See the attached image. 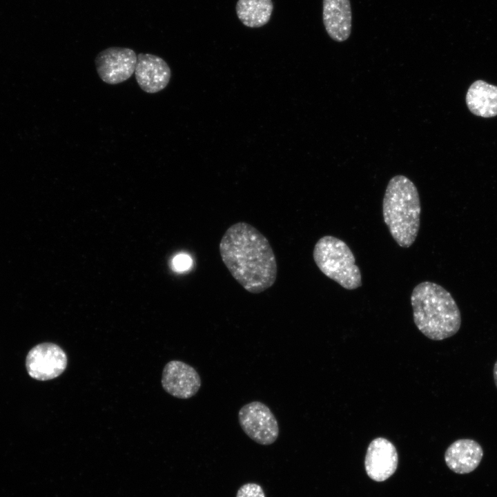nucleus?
<instances>
[{"instance_id":"f257e3e1","label":"nucleus","mask_w":497,"mask_h":497,"mask_svg":"<svg viewBox=\"0 0 497 497\" xmlns=\"http://www.w3.org/2000/svg\"><path fill=\"white\" fill-rule=\"evenodd\" d=\"M219 249L233 277L248 292L260 293L275 283V253L267 238L255 227L244 222L231 225L223 235Z\"/></svg>"},{"instance_id":"f03ea898","label":"nucleus","mask_w":497,"mask_h":497,"mask_svg":"<svg viewBox=\"0 0 497 497\" xmlns=\"http://www.w3.org/2000/svg\"><path fill=\"white\" fill-rule=\"evenodd\" d=\"M413 321L418 329L432 340H442L455 335L461 325L459 308L442 286L429 281L420 282L411 295Z\"/></svg>"},{"instance_id":"7ed1b4c3","label":"nucleus","mask_w":497,"mask_h":497,"mask_svg":"<svg viewBox=\"0 0 497 497\" xmlns=\"http://www.w3.org/2000/svg\"><path fill=\"white\" fill-rule=\"evenodd\" d=\"M418 189L408 177L398 175L389 180L382 202V215L392 237L402 248L415 242L420 224Z\"/></svg>"},{"instance_id":"20e7f679","label":"nucleus","mask_w":497,"mask_h":497,"mask_svg":"<svg viewBox=\"0 0 497 497\" xmlns=\"http://www.w3.org/2000/svg\"><path fill=\"white\" fill-rule=\"evenodd\" d=\"M313 256L320 271L348 290L362 286V275L350 248L342 240L325 235L315 243Z\"/></svg>"},{"instance_id":"39448f33","label":"nucleus","mask_w":497,"mask_h":497,"mask_svg":"<svg viewBox=\"0 0 497 497\" xmlns=\"http://www.w3.org/2000/svg\"><path fill=\"white\" fill-rule=\"evenodd\" d=\"M238 421L243 431L262 445L273 444L278 438L277 420L271 409L260 401L243 405L238 412Z\"/></svg>"},{"instance_id":"423d86ee","label":"nucleus","mask_w":497,"mask_h":497,"mask_svg":"<svg viewBox=\"0 0 497 497\" xmlns=\"http://www.w3.org/2000/svg\"><path fill=\"white\" fill-rule=\"evenodd\" d=\"M67 362L66 353L59 345L42 342L29 351L26 367L31 378L46 381L59 376L66 370Z\"/></svg>"},{"instance_id":"0eeeda50","label":"nucleus","mask_w":497,"mask_h":497,"mask_svg":"<svg viewBox=\"0 0 497 497\" xmlns=\"http://www.w3.org/2000/svg\"><path fill=\"white\" fill-rule=\"evenodd\" d=\"M137 60V55L133 49L114 46L98 53L95 64L100 79L106 84L115 85L132 76Z\"/></svg>"},{"instance_id":"6e6552de","label":"nucleus","mask_w":497,"mask_h":497,"mask_svg":"<svg viewBox=\"0 0 497 497\" xmlns=\"http://www.w3.org/2000/svg\"><path fill=\"white\" fill-rule=\"evenodd\" d=\"M162 384L171 396L188 399L198 392L202 380L197 371L190 364L180 360H171L164 367Z\"/></svg>"},{"instance_id":"1a4fd4ad","label":"nucleus","mask_w":497,"mask_h":497,"mask_svg":"<svg viewBox=\"0 0 497 497\" xmlns=\"http://www.w3.org/2000/svg\"><path fill=\"white\" fill-rule=\"evenodd\" d=\"M398 455L394 445L389 440L378 437L369 445L364 460L368 476L377 482L388 479L396 471Z\"/></svg>"},{"instance_id":"9d476101","label":"nucleus","mask_w":497,"mask_h":497,"mask_svg":"<svg viewBox=\"0 0 497 497\" xmlns=\"http://www.w3.org/2000/svg\"><path fill=\"white\" fill-rule=\"evenodd\" d=\"M136 81L140 88L147 93H156L168 84L171 71L161 57L148 53H139L135 70Z\"/></svg>"},{"instance_id":"9b49d317","label":"nucleus","mask_w":497,"mask_h":497,"mask_svg":"<svg viewBox=\"0 0 497 497\" xmlns=\"http://www.w3.org/2000/svg\"><path fill=\"white\" fill-rule=\"evenodd\" d=\"M322 19L325 30L333 40L346 41L352 27L350 0H323Z\"/></svg>"},{"instance_id":"f8f14e48","label":"nucleus","mask_w":497,"mask_h":497,"mask_svg":"<svg viewBox=\"0 0 497 497\" xmlns=\"http://www.w3.org/2000/svg\"><path fill=\"white\" fill-rule=\"evenodd\" d=\"M483 456L480 445L472 439H459L451 443L445 453L447 467L459 474L476 469Z\"/></svg>"},{"instance_id":"ddd939ff","label":"nucleus","mask_w":497,"mask_h":497,"mask_svg":"<svg viewBox=\"0 0 497 497\" xmlns=\"http://www.w3.org/2000/svg\"><path fill=\"white\" fill-rule=\"evenodd\" d=\"M466 103L469 110L477 116L497 115V86L483 80L476 81L468 89Z\"/></svg>"},{"instance_id":"4468645a","label":"nucleus","mask_w":497,"mask_h":497,"mask_svg":"<svg viewBox=\"0 0 497 497\" xmlns=\"http://www.w3.org/2000/svg\"><path fill=\"white\" fill-rule=\"evenodd\" d=\"M273 8L271 0H238L236 13L244 26L258 28L269 21Z\"/></svg>"},{"instance_id":"2eb2a0df","label":"nucleus","mask_w":497,"mask_h":497,"mask_svg":"<svg viewBox=\"0 0 497 497\" xmlns=\"http://www.w3.org/2000/svg\"><path fill=\"white\" fill-rule=\"evenodd\" d=\"M236 497H266L262 487L253 483L242 485L237 491Z\"/></svg>"},{"instance_id":"dca6fc26","label":"nucleus","mask_w":497,"mask_h":497,"mask_svg":"<svg viewBox=\"0 0 497 497\" xmlns=\"http://www.w3.org/2000/svg\"><path fill=\"white\" fill-rule=\"evenodd\" d=\"M171 265L175 271L184 272L191 268L192 260L188 255L179 253L173 258Z\"/></svg>"},{"instance_id":"f3484780","label":"nucleus","mask_w":497,"mask_h":497,"mask_svg":"<svg viewBox=\"0 0 497 497\" xmlns=\"http://www.w3.org/2000/svg\"><path fill=\"white\" fill-rule=\"evenodd\" d=\"M493 376H494V380L495 385L497 388V360L496 361L494 369H493Z\"/></svg>"}]
</instances>
